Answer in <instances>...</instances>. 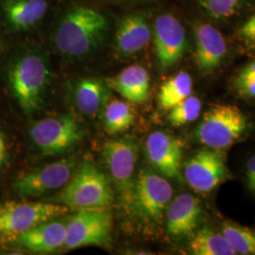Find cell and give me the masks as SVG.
Returning a JSON list of instances; mask_svg holds the SVG:
<instances>
[{"label": "cell", "mask_w": 255, "mask_h": 255, "mask_svg": "<svg viewBox=\"0 0 255 255\" xmlns=\"http://www.w3.org/2000/svg\"><path fill=\"white\" fill-rule=\"evenodd\" d=\"M222 235L237 255H255V231L232 222H225Z\"/></svg>", "instance_id": "cell-24"}, {"label": "cell", "mask_w": 255, "mask_h": 255, "mask_svg": "<svg viewBox=\"0 0 255 255\" xmlns=\"http://www.w3.org/2000/svg\"><path fill=\"white\" fill-rule=\"evenodd\" d=\"M48 75L45 60L36 54L27 55L13 65L9 82L14 97L26 114L42 109Z\"/></svg>", "instance_id": "cell-3"}, {"label": "cell", "mask_w": 255, "mask_h": 255, "mask_svg": "<svg viewBox=\"0 0 255 255\" xmlns=\"http://www.w3.org/2000/svg\"><path fill=\"white\" fill-rule=\"evenodd\" d=\"M151 38V31L146 19L141 14H131L119 24L115 46L118 53L129 57L143 50Z\"/></svg>", "instance_id": "cell-17"}, {"label": "cell", "mask_w": 255, "mask_h": 255, "mask_svg": "<svg viewBox=\"0 0 255 255\" xmlns=\"http://www.w3.org/2000/svg\"><path fill=\"white\" fill-rule=\"evenodd\" d=\"M68 211L69 207L58 202H6L0 206V240H16L24 232Z\"/></svg>", "instance_id": "cell-4"}, {"label": "cell", "mask_w": 255, "mask_h": 255, "mask_svg": "<svg viewBox=\"0 0 255 255\" xmlns=\"http://www.w3.org/2000/svg\"><path fill=\"white\" fill-rule=\"evenodd\" d=\"M184 177L195 191L209 193L231 178L219 149H202L184 164Z\"/></svg>", "instance_id": "cell-10"}, {"label": "cell", "mask_w": 255, "mask_h": 255, "mask_svg": "<svg viewBox=\"0 0 255 255\" xmlns=\"http://www.w3.org/2000/svg\"><path fill=\"white\" fill-rule=\"evenodd\" d=\"M168 119L175 127L191 123L201 115V101L197 97L189 96L171 108Z\"/></svg>", "instance_id": "cell-25"}, {"label": "cell", "mask_w": 255, "mask_h": 255, "mask_svg": "<svg viewBox=\"0 0 255 255\" xmlns=\"http://www.w3.org/2000/svg\"><path fill=\"white\" fill-rule=\"evenodd\" d=\"M146 155L149 162L164 176L181 179L182 145L180 140L157 130L147 137Z\"/></svg>", "instance_id": "cell-13"}, {"label": "cell", "mask_w": 255, "mask_h": 255, "mask_svg": "<svg viewBox=\"0 0 255 255\" xmlns=\"http://www.w3.org/2000/svg\"><path fill=\"white\" fill-rule=\"evenodd\" d=\"M246 128V117L237 106L217 104L204 114L196 136L201 144L219 150L232 146Z\"/></svg>", "instance_id": "cell-5"}, {"label": "cell", "mask_w": 255, "mask_h": 255, "mask_svg": "<svg viewBox=\"0 0 255 255\" xmlns=\"http://www.w3.org/2000/svg\"><path fill=\"white\" fill-rule=\"evenodd\" d=\"M75 168L76 159L66 157L21 176L14 182V189L22 197H40L65 185Z\"/></svg>", "instance_id": "cell-11"}, {"label": "cell", "mask_w": 255, "mask_h": 255, "mask_svg": "<svg viewBox=\"0 0 255 255\" xmlns=\"http://www.w3.org/2000/svg\"><path fill=\"white\" fill-rule=\"evenodd\" d=\"M239 36L248 44H255V14L247 20L238 30Z\"/></svg>", "instance_id": "cell-28"}, {"label": "cell", "mask_w": 255, "mask_h": 255, "mask_svg": "<svg viewBox=\"0 0 255 255\" xmlns=\"http://www.w3.org/2000/svg\"><path fill=\"white\" fill-rule=\"evenodd\" d=\"M105 82L129 102L143 103L148 98L149 75L141 65H130Z\"/></svg>", "instance_id": "cell-18"}, {"label": "cell", "mask_w": 255, "mask_h": 255, "mask_svg": "<svg viewBox=\"0 0 255 255\" xmlns=\"http://www.w3.org/2000/svg\"><path fill=\"white\" fill-rule=\"evenodd\" d=\"M193 82L187 72H179L162 85L159 93V104L163 109H171L191 96Z\"/></svg>", "instance_id": "cell-22"}, {"label": "cell", "mask_w": 255, "mask_h": 255, "mask_svg": "<svg viewBox=\"0 0 255 255\" xmlns=\"http://www.w3.org/2000/svg\"><path fill=\"white\" fill-rule=\"evenodd\" d=\"M5 159H6V146H5L2 133L0 131V167L2 166V164H4Z\"/></svg>", "instance_id": "cell-30"}, {"label": "cell", "mask_w": 255, "mask_h": 255, "mask_svg": "<svg viewBox=\"0 0 255 255\" xmlns=\"http://www.w3.org/2000/svg\"><path fill=\"white\" fill-rule=\"evenodd\" d=\"M196 64L202 72L218 68L227 53V44L216 27L201 24L196 27Z\"/></svg>", "instance_id": "cell-15"}, {"label": "cell", "mask_w": 255, "mask_h": 255, "mask_svg": "<svg viewBox=\"0 0 255 255\" xmlns=\"http://www.w3.org/2000/svg\"><path fill=\"white\" fill-rule=\"evenodd\" d=\"M102 156L111 181L124 202L130 204L134 187L132 176L138 156L136 143L130 138L112 139L104 144Z\"/></svg>", "instance_id": "cell-8"}, {"label": "cell", "mask_w": 255, "mask_h": 255, "mask_svg": "<svg viewBox=\"0 0 255 255\" xmlns=\"http://www.w3.org/2000/svg\"><path fill=\"white\" fill-rule=\"evenodd\" d=\"M201 216L200 201L190 194H182L174 199L167 209V231L173 237L188 236L197 228Z\"/></svg>", "instance_id": "cell-16"}, {"label": "cell", "mask_w": 255, "mask_h": 255, "mask_svg": "<svg viewBox=\"0 0 255 255\" xmlns=\"http://www.w3.org/2000/svg\"><path fill=\"white\" fill-rule=\"evenodd\" d=\"M111 182L100 167L85 161L52 201L76 209L107 208L115 199Z\"/></svg>", "instance_id": "cell-2"}, {"label": "cell", "mask_w": 255, "mask_h": 255, "mask_svg": "<svg viewBox=\"0 0 255 255\" xmlns=\"http://www.w3.org/2000/svg\"><path fill=\"white\" fill-rule=\"evenodd\" d=\"M246 174L248 185L253 189L255 186V156L249 159L247 163Z\"/></svg>", "instance_id": "cell-29"}, {"label": "cell", "mask_w": 255, "mask_h": 255, "mask_svg": "<svg viewBox=\"0 0 255 255\" xmlns=\"http://www.w3.org/2000/svg\"><path fill=\"white\" fill-rule=\"evenodd\" d=\"M155 53L163 69L177 64L185 52L186 36L181 22L170 14H161L154 24Z\"/></svg>", "instance_id": "cell-12"}, {"label": "cell", "mask_w": 255, "mask_h": 255, "mask_svg": "<svg viewBox=\"0 0 255 255\" xmlns=\"http://www.w3.org/2000/svg\"><path fill=\"white\" fill-rule=\"evenodd\" d=\"M240 0H201L204 9L215 18H225L235 12Z\"/></svg>", "instance_id": "cell-27"}, {"label": "cell", "mask_w": 255, "mask_h": 255, "mask_svg": "<svg viewBox=\"0 0 255 255\" xmlns=\"http://www.w3.org/2000/svg\"><path fill=\"white\" fill-rule=\"evenodd\" d=\"M113 217L106 208L80 209L67 219L64 247L74 250L86 246H102L111 242Z\"/></svg>", "instance_id": "cell-7"}, {"label": "cell", "mask_w": 255, "mask_h": 255, "mask_svg": "<svg viewBox=\"0 0 255 255\" xmlns=\"http://www.w3.org/2000/svg\"><path fill=\"white\" fill-rule=\"evenodd\" d=\"M252 190H253L254 192H255V186L254 187V188H253V189H252Z\"/></svg>", "instance_id": "cell-31"}, {"label": "cell", "mask_w": 255, "mask_h": 255, "mask_svg": "<svg viewBox=\"0 0 255 255\" xmlns=\"http://www.w3.org/2000/svg\"><path fill=\"white\" fill-rule=\"evenodd\" d=\"M107 31L108 21L102 13L88 7H77L61 20L55 45L63 54L82 57L101 46Z\"/></svg>", "instance_id": "cell-1"}, {"label": "cell", "mask_w": 255, "mask_h": 255, "mask_svg": "<svg viewBox=\"0 0 255 255\" xmlns=\"http://www.w3.org/2000/svg\"><path fill=\"white\" fill-rule=\"evenodd\" d=\"M108 85L96 78L81 80L75 87V102L82 114L96 118L104 110L108 97Z\"/></svg>", "instance_id": "cell-19"}, {"label": "cell", "mask_w": 255, "mask_h": 255, "mask_svg": "<svg viewBox=\"0 0 255 255\" xmlns=\"http://www.w3.org/2000/svg\"><path fill=\"white\" fill-rule=\"evenodd\" d=\"M134 113L125 101H111L103 112L104 127L109 134H117L127 130L134 122Z\"/></svg>", "instance_id": "cell-23"}, {"label": "cell", "mask_w": 255, "mask_h": 255, "mask_svg": "<svg viewBox=\"0 0 255 255\" xmlns=\"http://www.w3.org/2000/svg\"><path fill=\"white\" fill-rule=\"evenodd\" d=\"M235 87L241 96L255 99V60L240 70L235 80Z\"/></svg>", "instance_id": "cell-26"}, {"label": "cell", "mask_w": 255, "mask_h": 255, "mask_svg": "<svg viewBox=\"0 0 255 255\" xmlns=\"http://www.w3.org/2000/svg\"><path fill=\"white\" fill-rule=\"evenodd\" d=\"M47 10L46 0H9L4 11L9 25L15 29H27L43 19Z\"/></svg>", "instance_id": "cell-20"}, {"label": "cell", "mask_w": 255, "mask_h": 255, "mask_svg": "<svg viewBox=\"0 0 255 255\" xmlns=\"http://www.w3.org/2000/svg\"><path fill=\"white\" fill-rule=\"evenodd\" d=\"M67 219H50L21 234L16 241L31 252L48 254L64 246Z\"/></svg>", "instance_id": "cell-14"}, {"label": "cell", "mask_w": 255, "mask_h": 255, "mask_svg": "<svg viewBox=\"0 0 255 255\" xmlns=\"http://www.w3.org/2000/svg\"><path fill=\"white\" fill-rule=\"evenodd\" d=\"M190 251L196 255H236L227 239L212 229L200 230L190 242Z\"/></svg>", "instance_id": "cell-21"}, {"label": "cell", "mask_w": 255, "mask_h": 255, "mask_svg": "<svg viewBox=\"0 0 255 255\" xmlns=\"http://www.w3.org/2000/svg\"><path fill=\"white\" fill-rule=\"evenodd\" d=\"M29 135L41 152L51 156L72 148L82 139L83 132L77 119L64 114L33 122Z\"/></svg>", "instance_id": "cell-6"}, {"label": "cell", "mask_w": 255, "mask_h": 255, "mask_svg": "<svg viewBox=\"0 0 255 255\" xmlns=\"http://www.w3.org/2000/svg\"><path fill=\"white\" fill-rule=\"evenodd\" d=\"M173 189L164 178L150 170L141 171L134 183L132 201L134 209L143 219H160L170 203Z\"/></svg>", "instance_id": "cell-9"}]
</instances>
